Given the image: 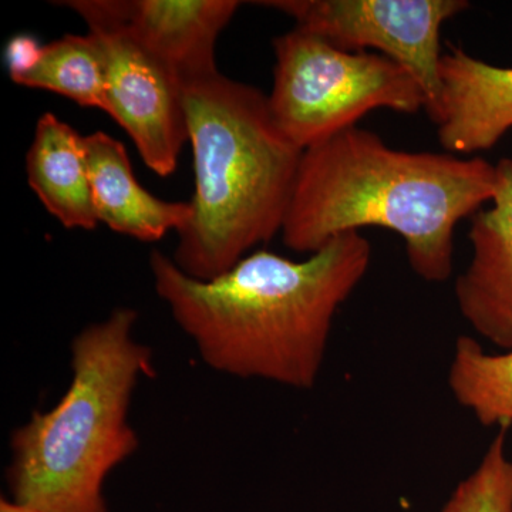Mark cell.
Masks as SVG:
<instances>
[{"label": "cell", "mask_w": 512, "mask_h": 512, "mask_svg": "<svg viewBox=\"0 0 512 512\" xmlns=\"http://www.w3.org/2000/svg\"><path fill=\"white\" fill-rule=\"evenodd\" d=\"M372 244L360 232L329 241L303 261L256 251L210 281L184 274L153 251L157 295L217 372L312 389L333 320L363 281Z\"/></svg>", "instance_id": "1"}, {"label": "cell", "mask_w": 512, "mask_h": 512, "mask_svg": "<svg viewBox=\"0 0 512 512\" xmlns=\"http://www.w3.org/2000/svg\"><path fill=\"white\" fill-rule=\"evenodd\" d=\"M497 168L483 157L396 150L350 127L303 151L282 241L315 254L333 238L367 227L400 235L414 274L451 278L458 222L493 201Z\"/></svg>", "instance_id": "2"}, {"label": "cell", "mask_w": 512, "mask_h": 512, "mask_svg": "<svg viewBox=\"0 0 512 512\" xmlns=\"http://www.w3.org/2000/svg\"><path fill=\"white\" fill-rule=\"evenodd\" d=\"M194 157L192 217L173 261L210 281L281 234L303 151L279 131L268 96L217 72L184 87Z\"/></svg>", "instance_id": "3"}, {"label": "cell", "mask_w": 512, "mask_h": 512, "mask_svg": "<svg viewBox=\"0 0 512 512\" xmlns=\"http://www.w3.org/2000/svg\"><path fill=\"white\" fill-rule=\"evenodd\" d=\"M137 318L133 309H116L73 339L66 393L10 439L13 503L39 512H109L104 481L136 453L128 412L140 377L153 375V352L133 336Z\"/></svg>", "instance_id": "4"}, {"label": "cell", "mask_w": 512, "mask_h": 512, "mask_svg": "<svg viewBox=\"0 0 512 512\" xmlns=\"http://www.w3.org/2000/svg\"><path fill=\"white\" fill-rule=\"evenodd\" d=\"M275 126L302 151L356 127L373 110L414 114L426 94L409 70L373 52H350L299 28L274 39Z\"/></svg>", "instance_id": "5"}, {"label": "cell", "mask_w": 512, "mask_h": 512, "mask_svg": "<svg viewBox=\"0 0 512 512\" xmlns=\"http://www.w3.org/2000/svg\"><path fill=\"white\" fill-rule=\"evenodd\" d=\"M306 30L350 52L389 57L412 73L429 113L440 96L444 23L470 8L466 0H266Z\"/></svg>", "instance_id": "6"}, {"label": "cell", "mask_w": 512, "mask_h": 512, "mask_svg": "<svg viewBox=\"0 0 512 512\" xmlns=\"http://www.w3.org/2000/svg\"><path fill=\"white\" fill-rule=\"evenodd\" d=\"M76 12L99 40L106 62V113L126 130L140 157L160 177L177 170L188 141L184 83L94 0L59 2Z\"/></svg>", "instance_id": "7"}, {"label": "cell", "mask_w": 512, "mask_h": 512, "mask_svg": "<svg viewBox=\"0 0 512 512\" xmlns=\"http://www.w3.org/2000/svg\"><path fill=\"white\" fill-rule=\"evenodd\" d=\"M491 207L471 221V258L457 276L458 311L478 336L500 350L512 349V160L495 165Z\"/></svg>", "instance_id": "8"}, {"label": "cell", "mask_w": 512, "mask_h": 512, "mask_svg": "<svg viewBox=\"0 0 512 512\" xmlns=\"http://www.w3.org/2000/svg\"><path fill=\"white\" fill-rule=\"evenodd\" d=\"M141 45L163 60L184 87L220 72L215 46L241 6L237 0H94Z\"/></svg>", "instance_id": "9"}, {"label": "cell", "mask_w": 512, "mask_h": 512, "mask_svg": "<svg viewBox=\"0 0 512 512\" xmlns=\"http://www.w3.org/2000/svg\"><path fill=\"white\" fill-rule=\"evenodd\" d=\"M429 116L447 153L490 150L512 128V69L448 45L440 62L439 100Z\"/></svg>", "instance_id": "10"}, {"label": "cell", "mask_w": 512, "mask_h": 512, "mask_svg": "<svg viewBox=\"0 0 512 512\" xmlns=\"http://www.w3.org/2000/svg\"><path fill=\"white\" fill-rule=\"evenodd\" d=\"M99 224L141 242H156L191 220L190 201H165L138 183L126 147L104 131L84 137Z\"/></svg>", "instance_id": "11"}, {"label": "cell", "mask_w": 512, "mask_h": 512, "mask_svg": "<svg viewBox=\"0 0 512 512\" xmlns=\"http://www.w3.org/2000/svg\"><path fill=\"white\" fill-rule=\"evenodd\" d=\"M26 174L37 198L64 228L92 231L99 225L84 137L56 114L45 113L37 120Z\"/></svg>", "instance_id": "12"}, {"label": "cell", "mask_w": 512, "mask_h": 512, "mask_svg": "<svg viewBox=\"0 0 512 512\" xmlns=\"http://www.w3.org/2000/svg\"><path fill=\"white\" fill-rule=\"evenodd\" d=\"M456 402L485 427L512 426V349L487 352L477 339L460 336L448 369Z\"/></svg>", "instance_id": "13"}, {"label": "cell", "mask_w": 512, "mask_h": 512, "mask_svg": "<svg viewBox=\"0 0 512 512\" xmlns=\"http://www.w3.org/2000/svg\"><path fill=\"white\" fill-rule=\"evenodd\" d=\"M16 84L60 94L79 106L106 113V62L92 33L66 35L47 43L35 69Z\"/></svg>", "instance_id": "14"}, {"label": "cell", "mask_w": 512, "mask_h": 512, "mask_svg": "<svg viewBox=\"0 0 512 512\" xmlns=\"http://www.w3.org/2000/svg\"><path fill=\"white\" fill-rule=\"evenodd\" d=\"M500 429L480 464L457 485L440 512H512V460Z\"/></svg>", "instance_id": "15"}, {"label": "cell", "mask_w": 512, "mask_h": 512, "mask_svg": "<svg viewBox=\"0 0 512 512\" xmlns=\"http://www.w3.org/2000/svg\"><path fill=\"white\" fill-rule=\"evenodd\" d=\"M45 45L32 35L10 37L5 47V63L10 80L18 83L23 76L35 69Z\"/></svg>", "instance_id": "16"}, {"label": "cell", "mask_w": 512, "mask_h": 512, "mask_svg": "<svg viewBox=\"0 0 512 512\" xmlns=\"http://www.w3.org/2000/svg\"><path fill=\"white\" fill-rule=\"evenodd\" d=\"M0 512H39L30 510V508L22 507V505L13 503L12 500H5L2 498L0 501Z\"/></svg>", "instance_id": "17"}]
</instances>
